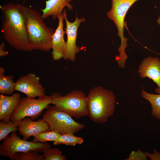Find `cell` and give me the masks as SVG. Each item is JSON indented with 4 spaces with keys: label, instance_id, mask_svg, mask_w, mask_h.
<instances>
[{
    "label": "cell",
    "instance_id": "obj_20",
    "mask_svg": "<svg viewBox=\"0 0 160 160\" xmlns=\"http://www.w3.org/2000/svg\"><path fill=\"white\" fill-rule=\"evenodd\" d=\"M18 130V123L10 121L7 123L0 122V141L4 139L9 134Z\"/></svg>",
    "mask_w": 160,
    "mask_h": 160
},
{
    "label": "cell",
    "instance_id": "obj_5",
    "mask_svg": "<svg viewBox=\"0 0 160 160\" xmlns=\"http://www.w3.org/2000/svg\"><path fill=\"white\" fill-rule=\"evenodd\" d=\"M50 97L51 104L72 117L79 119L88 116V98L82 92L74 90L64 96L56 92Z\"/></svg>",
    "mask_w": 160,
    "mask_h": 160
},
{
    "label": "cell",
    "instance_id": "obj_19",
    "mask_svg": "<svg viewBox=\"0 0 160 160\" xmlns=\"http://www.w3.org/2000/svg\"><path fill=\"white\" fill-rule=\"evenodd\" d=\"M61 134L54 130H49L40 133L33 136V141L35 143H44L47 141L54 142Z\"/></svg>",
    "mask_w": 160,
    "mask_h": 160
},
{
    "label": "cell",
    "instance_id": "obj_10",
    "mask_svg": "<svg viewBox=\"0 0 160 160\" xmlns=\"http://www.w3.org/2000/svg\"><path fill=\"white\" fill-rule=\"evenodd\" d=\"M15 91L25 94L27 97L35 98L45 95V89L40 83V78L31 73L20 77L15 82Z\"/></svg>",
    "mask_w": 160,
    "mask_h": 160
},
{
    "label": "cell",
    "instance_id": "obj_15",
    "mask_svg": "<svg viewBox=\"0 0 160 160\" xmlns=\"http://www.w3.org/2000/svg\"><path fill=\"white\" fill-rule=\"evenodd\" d=\"M71 0H48L45 1V7L41 9L42 12L41 15L44 20L52 16L53 19L57 18L62 14L65 8L67 7L68 10L73 9L70 4Z\"/></svg>",
    "mask_w": 160,
    "mask_h": 160
},
{
    "label": "cell",
    "instance_id": "obj_16",
    "mask_svg": "<svg viewBox=\"0 0 160 160\" xmlns=\"http://www.w3.org/2000/svg\"><path fill=\"white\" fill-rule=\"evenodd\" d=\"M5 69L0 67V93L1 94L12 95L15 91V82L13 81L12 75L5 76Z\"/></svg>",
    "mask_w": 160,
    "mask_h": 160
},
{
    "label": "cell",
    "instance_id": "obj_21",
    "mask_svg": "<svg viewBox=\"0 0 160 160\" xmlns=\"http://www.w3.org/2000/svg\"><path fill=\"white\" fill-rule=\"evenodd\" d=\"M44 160H65L66 156L62 154V152L57 148L47 149L43 152Z\"/></svg>",
    "mask_w": 160,
    "mask_h": 160
},
{
    "label": "cell",
    "instance_id": "obj_4",
    "mask_svg": "<svg viewBox=\"0 0 160 160\" xmlns=\"http://www.w3.org/2000/svg\"><path fill=\"white\" fill-rule=\"evenodd\" d=\"M139 0H111V7L108 12V18L113 21L117 29L118 35L121 41L118 49L119 55L116 57L120 68L125 67L127 56L125 52L127 47L128 39L124 36V19L127 12L131 7Z\"/></svg>",
    "mask_w": 160,
    "mask_h": 160
},
{
    "label": "cell",
    "instance_id": "obj_13",
    "mask_svg": "<svg viewBox=\"0 0 160 160\" xmlns=\"http://www.w3.org/2000/svg\"><path fill=\"white\" fill-rule=\"evenodd\" d=\"M50 130L48 124L42 119L33 121L28 117H25L18 123V130L25 140L31 136Z\"/></svg>",
    "mask_w": 160,
    "mask_h": 160
},
{
    "label": "cell",
    "instance_id": "obj_12",
    "mask_svg": "<svg viewBox=\"0 0 160 160\" xmlns=\"http://www.w3.org/2000/svg\"><path fill=\"white\" fill-rule=\"evenodd\" d=\"M57 18L58 25L52 37L51 49L53 59L57 61L63 58L65 53V43L64 35L65 31L63 29L64 15L63 12Z\"/></svg>",
    "mask_w": 160,
    "mask_h": 160
},
{
    "label": "cell",
    "instance_id": "obj_7",
    "mask_svg": "<svg viewBox=\"0 0 160 160\" xmlns=\"http://www.w3.org/2000/svg\"><path fill=\"white\" fill-rule=\"evenodd\" d=\"M51 103L50 96L45 95L37 99L27 96L24 97L21 99L17 106L12 114L10 120L18 123L25 117L35 119Z\"/></svg>",
    "mask_w": 160,
    "mask_h": 160
},
{
    "label": "cell",
    "instance_id": "obj_24",
    "mask_svg": "<svg viewBox=\"0 0 160 160\" xmlns=\"http://www.w3.org/2000/svg\"><path fill=\"white\" fill-rule=\"evenodd\" d=\"M145 154L146 156L150 157L151 160H160V153L158 151L155 149H153V153L151 154L146 153Z\"/></svg>",
    "mask_w": 160,
    "mask_h": 160
},
{
    "label": "cell",
    "instance_id": "obj_18",
    "mask_svg": "<svg viewBox=\"0 0 160 160\" xmlns=\"http://www.w3.org/2000/svg\"><path fill=\"white\" fill-rule=\"evenodd\" d=\"M84 142V139L82 137H76L73 133H68L61 134L53 144L55 145L64 144L75 146L77 144H81Z\"/></svg>",
    "mask_w": 160,
    "mask_h": 160
},
{
    "label": "cell",
    "instance_id": "obj_8",
    "mask_svg": "<svg viewBox=\"0 0 160 160\" xmlns=\"http://www.w3.org/2000/svg\"><path fill=\"white\" fill-rule=\"evenodd\" d=\"M48 143H35L21 139L17 134L16 131L7 136L0 145V155L3 157H8L14 160V155L17 153L33 151L38 153L43 152L51 148Z\"/></svg>",
    "mask_w": 160,
    "mask_h": 160
},
{
    "label": "cell",
    "instance_id": "obj_23",
    "mask_svg": "<svg viewBox=\"0 0 160 160\" xmlns=\"http://www.w3.org/2000/svg\"><path fill=\"white\" fill-rule=\"evenodd\" d=\"M146 155L140 150L137 151H132L130 154L129 157L127 160H146Z\"/></svg>",
    "mask_w": 160,
    "mask_h": 160
},
{
    "label": "cell",
    "instance_id": "obj_9",
    "mask_svg": "<svg viewBox=\"0 0 160 160\" xmlns=\"http://www.w3.org/2000/svg\"><path fill=\"white\" fill-rule=\"evenodd\" d=\"M63 12L66 23L65 33L67 36L65 53L63 58L65 60L73 61L75 60L76 55L80 51L79 47L76 45L78 29L80 24L85 22V19L84 17L79 18L76 16L74 21L71 22L67 17L65 9H64Z\"/></svg>",
    "mask_w": 160,
    "mask_h": 160
},
{
    "label": "cell",
    "instance_id": "obj_1",
    "mask_svg": "<svg viewBox=\"0 0 160 160\" xmlns=\"http://www.w3.org/2000/svg\"><path fill=\"white\" fill-rule=\"evenodd\" d=\"M0 9L2 32L5 41L17 50L32 51L18 4L9 2L0 6Z\"/></svg>",
    "mask_w": 160,
    "mask_h": 160
},
{
    "label": "cell",
    "instance_id": "obj_22",
    "mask_svg": "<svg viewBox=\"0 0 160 160\" xmlns=\"http://www.w3.org/2000/svg\"><path fill=\"white\" fill-rule=\"evenodd\" d=\"M33 151L16 153L14 155L15 160H44L43 154H40Z\"/></svg>",
    "mask_w": 160,
    "mask_h": 160
},
{
    "label": "cell",
    "instance_id": "obj_11",
    "mask_svg": "<svg viewBox=\"0 0 160 160\" xmlns=\"http://www.w3.org/2000/svg\"><path fill=\"white\" fill-rule=\"evenodd\" d=\"M138 72L142 78L151 79L157 86L155 91L160 94V60L158 57L148 56L144 59L139 66Z\"/></svg>",
    "mask_w": 160,
    "mask_h": 160
},
{
    "label": "cell",
    "instance_id": "obj_25",
    "mask_svg": "<svg viewBox=\"0 0 160 160\" xmlns=\"http://www.w3.org/2000/svg\"><path fill=\"white\" fill-rule=\"evenodd\" d=\"M5 44L4 42H2L0 46V57H4L7 56L8 54L7 51L5 50L4 47Z\"/></svg>",
    "mask_w": 160,
    "mask_h": 160
},
{
    "label": "cell",
    "instance_id": "obj_6",
    "mask_svg": "<svg viewBox=\"0 0 160 160\" xmlns=\"http://www.w3.org/2000/svg\"><path fill=\"white\" fill-rule=\"evenodd\" d=\"M42 119L47 124L50 130L61 134L76 133L85 128V125L74 120L72 116L55 106L49 105L43 115Z\"/></svg>",
    "mask_w": 160,
    "mask_h": 160
},
{
    "label": "cell",
    "instance_id": "obj_3",
    "mask_svg": "<svg viewBox=\"0 0 160 160\" xmlns=\"http://www.w3.org/2000/svg\"><path fill=\"white\" fill-rule=\"evenodd\" d=\"M87 97L90 119L97 123L106 122L115 111L116 98L113 92L99 86L91 89Z\"/></svg>",
    "mask_w": 160,
    "mask_h": 160
},
{
    "label": "cell",
    "instance_id": "obj_26",
    "mask_svg": "<svg viewBox=\"0 0 160 160\" xmlns=\"http://www.w3.org/2000/svg\"><path fill=\"white\" fill-rule=\"evenodd\" d=\"M157 22L158 23V24L159 25H160V15L159 16L157 21Z\"/></svg>",
    "mask_w": 160,
    "mask_h": 160
},
{
    "label": "cell",
    "instance_id": "obj_2",
    "mask_svg": "<svg viewBox=\"0 0 160 160\" xmlns=\"http://www.w3.org/2000/svg\"><path fill=\"white\" fill-rule=\"evenodd\" d=\"M33 50L48 52L51 49L55 31L47 26L37 10L18 4Z\"/></svg>",
    "mask_w": 160,
    "mask_h": 160
},
{
    "label": "cell",
    "instance_id": "obj_14",
    "mask_svg": "<svg viewBox=\"0 0 160 160\" xmlns=\"http://www.w3.org/2000/svg\"><path fill=\"white\" fill-rule=\"evenodd\" d=\"M20 95L16 93L8 96L0 95V120L5 123L10 121V117L21 99Z\"/></svg>",
    "mask_w": 160,
    "mask_h": 160
},
{
    "label": "cell",
    "instance_id": "obj_17",
    "mask_svg": "<svg viewBox=\"0 0 160 160\" xmlns=\"http://www.w3.org/2000/svg\"><path fill=\"white\" fill-rule=\"evenodd\" d=\"M141 95L143 98L148 101L151 104V114L152 116L160 120V94H154L148 93L143 89Z\"/></svg>",
    "mask_w": 160,
    "mask_h": 160
}]
</instances>
